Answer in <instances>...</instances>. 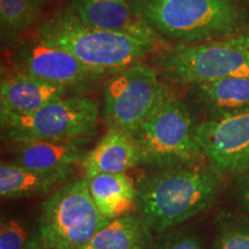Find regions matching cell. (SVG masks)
<instances>
[{
	"mask_svg": "<svg viewBox=\"0 0 249 249\" xmlns=\"http://www.w3.org/2000/svg\"><path fill=\"white\" fill-rule=\"evenodd\" d=\"M136 188L139 216L160 234L211 207L222 189V176L211 167L151 171Z\"/></svg>",
	"mask_w": 249,
	"mask_h": 249,
	"instance_id": "6da1fadb",
	"label": "cell"
},
{
	"mask_svg": "<svg viewBox=\"0 0 249 249\" xmlns=\"http://www.w3.org/2000/svg\"><path fill=\"white\" fill-rule=\"evenodd\" d=\"M37 38L70 52L87 66L114 74L155 54L161 40L92 28L81 22L71 8L60 7L42 21Z\"/></svg>",
	"mask_w": 249,
	"mask_h": 249,
	"instance_id": "7a4b0ae2",
	"label": "cell"
},
{
	"mask_svg": "<svg viewBox=\"0 0 249 249\" xmlns=\"http://www.w3.org/2000/svg\"><path fill=\"white\" fill-rule=\"evenodd\" d=\"M134 5L156 35L176 44L231 38L248 20L236 0H134Z\"/></svg>",
	"mask_w": 249,
	"mask_h": 249,
	"instance_id": "3957f363",
	"label": "cell"
},
{
	"mask_svg": "<svg viewBox=\"0 0 249 249\" xmlns=\"http://www.w3.org/2000/svg\"><path fill=\"white\" fill-rule=\"evenodd\" d=\"M197 124L187 103L171 92L133 136L139 166L150 171L194 166L203 158L196 138Z\"/></svg>",
	"mask_w": 249,
	"mask_h": 249,
	"instance_id": "277c9868",
	"label": "cell"
},
{
	"mask_svg": "<svg viewBox=\"0 0 249 249\" xmlns=\"http://www.w3.org/2000/svg\"><path fill=\"white\" fill-rule=\"evenodd\" d=\"M152 64L163 79L180 86L249 75V35L166 46L155 53Z\"/></svg>",
	"mask_w": 249,
	"mask_h": 249,
	"instance_id": "5b68a950",
	"label": "cell"
},
{
	"mask_svg": "<svg viewBox=\"0 0 249 249\" xmlns=\"http://www.w3.org/2000/svg\"><path fill=\"white\" fill-rule=\"evenodd\" d=\"M101 116L99 103L88 96H67L35 112H0L2 139L12 143L33 141H85L95 133Z\"/></svg>",
	"mask_w": 249,
	"mask_h": 249,
	"instance_id": "8992f818",
	"label": "cell"
},
{
	"mask_svg": "<svg viewBox=\"0 0 249 249\" xmlns=\"http://www.w3.org/2000/svg\"><path fill=\"white\" fill-rule=\"evenodd\" d=\"M110 220L93 203L86 178L58 187L40 207L37 226L44 249H82Z\"/></svg>",
	"mask_w": 249,
	"mask_h": 249,
	"instance_id": "52a82bcc",
	"label": "cell"
},
{
	"mask_svg": "<svg viewBox=\"0 0 249 249\" xmlns=\"http://www.w3.org/2000/svg\"><path fill=\"white\" fill-rule=\"evenodd\" d=\"M171 92L154 65L138 62L112 74L103 87L102 116L107 129L134 136Z\"/></svg>",
	"mask_w": 249,
	"mask_h": 249,
	"instance_id": "ba28073f",
	"label": "cell"
},
{
	"mask_svg": "<svg viewBox=\"0 0 249 249\" xmlns=\"http://www.w3.org/2000/svg\"><path fill=\"white\" fill-rule=\"evenodd\" d=\"M14 70L62 87L74 96L95 88L112 74L87 66L70 52L43 42L37 37L26 39L13 52Z\"/></svg>",
	"mask_w": 249,
	"mask_h": 249,
	"instance_id": "9c48e42d",
	"label": "cell"
},
{
	"mask_svg": "<svg viewBox=\"0 0 249 249\" xmlns=\"http://www.w3.org/2000/svg\"><path fill=\"white\" fill-rule=\"evenodd\" d=\"M196 138L209 167L220 176L249 172V111L218 120H202Z\"/></svg>",
	"mask_w": 249,
	"mask_h": 249,
	"instance_id": "30bf717a",
	"label": "cell"
},
{
	"mask_svg": "<svg viewBox=\"0 0 249 249\" xmlns=\"http://www.w3.org/2000/svg\"><path fill=\"white\" fill-rule=\"evenodd\" d=\"M187 105L204 120L249 111V75L229 76L188 87Z\"/></svg>",
	"mask_w": 249,
	"mask_h": 249,
	"instance_id": "8fae6325",
	"label": "cell"
},
{
	"mask_svg": "<svg viewBox=\"0 0 249 249\" xmlns=\"http://www.w3.org/2000/svg\"><path fill=\"white\" fill-rule=\"evenodd\" d=\"M68 4L89 27L160 38L138 14L134 0H68Z\"/></svg>",
	"mask_w": 249,
	"mask_h": 249,
	"instance_id": "7c38bea8",
	"label": "cell"
},
{
	"mask_svg": "<svg viewBox=\"0 0 249 249\" xmlns=\"http://www.w3.org/2000/svg\"><path fill=\"white\" fill-rule=\"evenodd\" d=\"M68 90L28 74L13 71L2 74L0 112L27 114L68 96Z\"/></svg>",
	"mask_w": 249,
	"mask_h": 249,
	"instance_id": "4fadbf2b",
	"label": "cell"
},
{
	"mask_svg": "<svg viewBox=\"0 0 249 249\" xmlns=\"http://www.w3.org/2000/svg\"><path fill=\"white\" fill-rule=\"evenodd\" d=\"M83 178L98 174L127 173L139 166V152L133 136L118 129H107L80 163Z\"/></svg>",
	"mask_w": 249,
	"mask_h": 249,
	"instance_id": "5bb4252c",
	"label": "cell"
},
{
	"mask_svg": "<svg viewBox=\"0 0 249 249\" xmlns=\"http://www.w3.org/2000/svg\"><path fill=\"white\" fill-rule=\"evenodd\" d=\"M85 141H33L15 143L13 163L27 169L54 172L73 169L87 154Z\"/></svg>",
	"mask_w": 249,
	"mask_h": 249,
	"instance_id": "9a60e30c",
	"label": "cell"
},
{
	"mask_svg": "<svg viewBox=\"0 0 249 249\" xmlns=\"http://www.w3.org/2000/svg\"><path fill=\"white\" fill-rule=\"evenodd\" d=\"M73 169L42 172L21 166L13 161L0 165V195L2 198H27L45 195L66 182Z\"/></svg>",
	"mask_w": 249,
	"mask_h": 249,
	"instance_id": "2e32d148",
	"label": "cell"
},
{
	"mask_svg": "<svg viewBox=\"0 0 249 249\" xmlns=\"http://www.w3.org/2000/svg\"><path fill=\"white\" fill-rule=\"evenodd\" d=\"M87 182L93 203L107 219L138 211V188L126 173L98 174L87 179Z\"/></svg>",
	"mask_w": 249,
	"mask_h": 249,
	"instance_id": "e0dca14e",
	"label": "cell"
},
{
	"mask_svg": "<svg viewBox=\"0 0 249 249\" xmlns=\"http://www.w3.org/2000/svg\"><path fill=\"white\" fill-rule=\"evenodd\" d=\"M152 234L142 218L133 213L110 220L82 249H150Z\"/></svg>",
	"mask_w": 249,
	"mask_h": 249,
	"instance_id": "ac0fdd59",
	"label": "cell"
},
{
	"mask_svg": "<svg viewBox=\"0 0 249 249\" xmlns=\"http://www.w3.org/2000/svg\"><path fill=\"white\" fill-rule=\"evenodd\" d=\"M40 9L34 0H0L2 38H13L33 24Z\"/></svg>",
	"mask_w": 249,
	"mask_h": 249,
	"instance_id": "d6986e66",
	"label": "cell"
},
{
	"mask_svg": "<svg viewBox=\"0 0 249 249\" xmlns=\"http://www.w3.org/2000/svg\"><path fill=\"white\" fill-rule=\"evenodd\" d=\"M0 249H44L38 231L18 217H2L0 223Z\"/></svg>",
	"mask_w": 249,
	"mask_h": 249,
	"instance_id": "ffe728a7",
	"label": "cell"
},
{
	"mask_svg": "<svg viewBox=\"0 0 249 249\" xmlns=\"http://www.w3.org/2000/svg\"><path fill=\"white\" fill-rule=\"evenodd\" d=\"M211 249H249V220L245 218L223 220Z\"/></svg>",
	"mask_w": 249,
	"mask_h": 249,
	"instance_id": "44dd1931",
	"label": "cell"
},
{
	"mask_svg": "<svg viewBox=\"0 0 249 249\" xmlns=\"http://www.w3.org/2000/svg\"><path fill=\"white\" fill-rule=\"evenodd\" d=\"M150 249H204V246L194 232L174 227L158 234Z\"/></svg>",
	"mask_w": 249,
	"mask_h": 249,
	"instance_id": "7402d4cb",
	"label": "cell"
},
{
	"mask_svg": "<svg viewBox=\"0 0 249 249\" xmlns=\"http://www.w3.org/2000/svg\"><path fill=\"white\" fill-rule=\"evenodd\" d=\"M240 191H239V194H240V200L241 203L244 207L249 211V177L245 178L240 183Z\"/></svg>",
	"mask_w": 249,
	"mask_h": 249,
	"instance_id": "603a6c76",
	"label": "cell"
},
{
	"mask_svg": "<svg viewBox=\"0 0 249 249\" xmlns=\"http://www.w3.org/2000/svg\"><path fill=\"white\" fill-rule=\"evenodd\" d=\"M50 0H34V2L37 5V7L39 9H42V7H44V6L48 4Z\"/></svg>",
	"mask_w": 249,
	"mask_h": 249,
	"instance_id": "cb8c5ba5",
	"label": "cell"
}]
</instances>
